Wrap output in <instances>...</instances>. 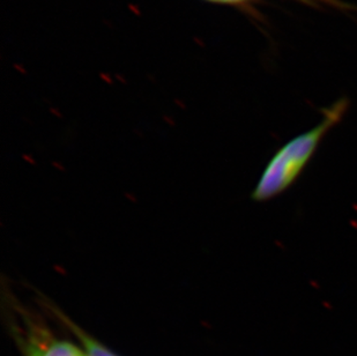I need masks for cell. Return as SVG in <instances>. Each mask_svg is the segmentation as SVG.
<instances>
[{
  "mask_svg": "<svg viewBox=\"0 0 357 356\" xmlns=\"http://www.w3.org/2000/svg\"><path fill=\"white\" fill-rule=\"evenodd\" d=\"M347 107V100L341 98L324 110L321 121L314 128L282 144L264 168L251 193L252 200L268 202L289 188L310 162L321 139L344 117Z\"/></svg>",
  "mask_w": 357,
  "mask_h": 356,
  "instance_id": "obj_1",
  "label": "cell"
},
{
  "mask_svg": "<svg viewBox=\"0 0 357 356\" xmlns=\"http://www.w3.org/2000/svg\"><path fill=\"white\" fill-rule=\"evenodd\" d=\"M40 299L42 306L45 309L49 310L56 318L61 320L66 327H68V329H71L72 332L75 333V336H78V339L84 345L87 356H116L110 350H107L105 346H102L101 343L93 339L91 336H88L87 333L82 331L75 322H72L58 306H56L54 303L50 302L44 296H42Z\"/></svg>",
  "mask_w": 357,
  "mask_h": 356,
  "instance_id": "obj_2",
  "label": "cell"
}]
</instances>
